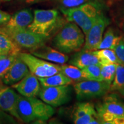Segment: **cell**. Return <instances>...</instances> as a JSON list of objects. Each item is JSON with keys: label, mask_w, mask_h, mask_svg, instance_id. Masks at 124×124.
<instances>
[{"label": "cell", "mask_w": 124, "mask_h": 124, "mask_svg": "<svg viewBox=\"0 0 124 124\" xmlns=\"http://www.w3.org/2000/svg\"><path fill=\"white\" fill-rule=\"evenodd\" d=\"M18 113L22 122H44L55 114V110L46 102L36 97H26L19 95Z\"/></svg>", "instance_id": "obj_1"}, {"label": "cell", "mask_w": 124, "mask_h": 124, "mask_svg": "<svg viewBox=\"0 0 124 124\" xmlns=\"http://www.w3.org/2000/svg\"><path fill=\"white\" fill-rule=\"evenodd\" d=\"M85 41V34L82 29L74 23L69 21L60 28L52 44L60 52L70 54L81 50Z\"/></svg>", "instance_id": "obj_2"}, {"label": "cell", "mask_w": 124, "mask_h": 124, "mask_svg": "<svg viewBox=\"0 0 124 124\" xmlns=\"http://www.w3.org/2000/svg\"><path fill=\"white\" fill-rule=\"evenodd\" d=\"M60 10L66 19L77 24L85 35L102 14L100 6L93 1L85 3L78 7L61 8Z\"/></svg>", "instance_id": "obj_3"}, {"label": "cell", "mask_w": 124, "mask_h": 124, "mask_svg": "<svg viewBox=\"0 0 124 124\" xmlns=\"http://www.w3.org/2000/svg\"><path fill=\"white\" fill-rule=\"evenodd\" d=\"M101 123L124 124V102L115 94H106L96 107Z\"/></svg>", "instance_id": "obj_4"}, {"label": "cell", "mask_w": 124, "mask_h": 124, "mask_svg": "<svg viewBox=\"0 0 124 124\" xmlns=\"http://www.w3.org/2000/svg\"><path fill=\"white\" fill-rule=\"evenodd\" d=\"M63 21L55 9H36L33 19L27 28L35 33L50 37L58 28L62 27Z\"/></svg>", "instance_id": "obj_5"}, {"label": "cell", "mask_w": 124, "mask_h": 124, "mask_svg": "<svg viewBox=\"0 0 124 124\" xmlns=\"http://www.w3.org/2000/svg\"><path fill=\"white\" fill-rule=\"evenodd\" d=\"M0 33L7 36L20 48L31 51L46 44L50 37L35 33L28 28L10 29L0 26Z\"/></svg>", "instance_id": "obj_6"}, {"label": "cell", "mask_w": 124, "mask_h": 124, "mask_svg": "<svg viewBox=\"0 0 124 124\" xmlns=\"http://www.w3.org/2000/svg\"><path fill=\"white\" fill-rule=\"evenodd\" d=\"M19 56L27 64L29 71L38 78H45L61 72L60 65L40 59L32 54L20 52Z\"/></svg>", "instance_id": "obj_7"}, {"label": "cell", "mask_w": 124, "mask_h": 124, "mask_svg": "<svg viewBox=\"0 0 124 124\" xmlns=\"http://www.w3.org/2000/svg\"><path fill=\"white\" fill-rule=\"evenodd\" d=\"M110 86L103 81L84 80L74 85L77 98L79 101L104 97L110 91Z\"/></svg>", "instance_id": "obj_8"}, {"label": "cell", "mask_w": 124, "mask_h": 124, "mask_svg": "<svg viewBox=\"0 0 124 124\" xmlns=\"http://www.w3.org/2000/svg\"><path fill=\"white\" fill-rule=\"evenodd\" d=\"M72 89L71 85L54 87H41L38 96L43 101L56 108L70 101Z\"/></svg>", "instance_id": "obj_9"}, {"label": "cell", "mask_w": 124, "mask_h": 124, "mask_svg": "<svg viewBox=\"0 0 124 124\" xmlns=\"http://www.w3.org/2000/svg\"><path fill=\"white\" fill-rule=\"evenodd\" d=\"M108 24L109 20L102 13L85 35L83 49L89 51L97 50L103 38L105 29Z\"/></svg>", "instance_id": "obj_10"}, {"label": "cell", "mask_w": 124, "mask_h": 124, "mask_svg": "<svg viewBox=\"0 0 124 124\" xmlns=\"http://www.w3.org/2000/svg\"><path fill=\"white\" fill-rule=\"evenodd\" d=\"M72 118L75 124H101L96 108L90 102H83L78 103L74 108Z\"/></svg>", "instance_id": "obj_11"}, {"label": "cell", "mask_w": 124, "mask_h": 124, "mask_svg": "<svg viewBox=\"0 0 124 124\" xmlns=\"http://www.w3.org/2000/svg\"><path fill=\"white\" fill-rule=\"evenodd\" d=\"M18 94L12 87L0 89V109L9 113L16 119L22 122L18 113Z\"/></svg>", "instance_id": "obj_12"}, {"label": "cell", "mask_w": 124, "mask_h": 124, "mask_svg": "<svg viewBox=\"0 0 124 124\" xmlns=\"http://www.w3.org/2000/svg\"><path fill=\"white\" fill-rule=\"evenodd\" d=\"M20 95L26 97H36L41 89V85L38 77L31 72L18 82L12 85Z\"/></svg>", "instance_id": "obj_13"}, {"label": "cell", "mask_w": 124, "mask_h": 124, "mask_svg": "<svg viewBox=\"0 0 124 124\" xmlns=\"http://www.w3.org/2000/svg\"><path fill=\"white\" fill-rule=\"evenodd\" d=\"M30 71L27 64L20 58L18 55L15 63L5 74L1 80L4 84L12 86L21 80Z\"/></svg>", "instance_id": "obj_14"}, {"label": "cell", "mask_w": 124, "mask_h": 124, "mask_svg": "<svg viewBox=\"0 0 124 124\" xmlns=\"http://www.w3.org/2000/svg\"><path fill=\"white\" fill-rule=\"evenodd\" d=\"M31 52L32 55L40 59L59 64H65L69 59V56L66 54L46 45L39 46L31 51Z\"/></svg>", "instance_id": "obj_15"}, {"label": "cell", "mask_w": 124, "mask_h": 124, "mask_svg": "<svg viewBox=\"0 0 124 124\" xmlns=\"http://www.w3.org/2000/svg\"><path fill=\"white\" fill-rule=\"evenodd\" d=\"M33 19V15L31 9H24L16 12L7 24L1 26L10 29L27 28Z\"/></svg>", "instance_id": "obj_16"}, {"label": "cell", "mask_w": 124, "mask_h": 124, "mask_svg": "<svg viewBox=\"0 0 124 124\" xmlns=\"http://www.w3.org/2000/svg\"><path fill=\"white\" fill-rule=\"evenodd\" d=\"M69 63L80 69L93 64H101L100 60L94 51L86 50L82 48L72 56Z\"/></svg>", "instance_id": "obj_17"}, {"label": "cell", "mask_w": 124, "mask_h": 124, "mask_svg": "<svg viewBox=\"0 0 124 124\" xmlns=\"http://www.w3.org/2000/svg\"><path fill=\"white\" fill-rule=\"evenodd\" d=\"M41 87H54L72 85L74 81L62 72L45 78H38Z\"/></svg>", "instance_id": "obj_18"}, {"label": "cell", "mask_w": 124, "mask_h": 124, "mask_svg": "<svg viewBox=\"0 0 124 124\" xmlns=\"http://www.w3.org/2000/svg\"><path fill=\"white\" fill-rule=\"evenodd\" d=\"M61 72L75 82L89 79L87 74L83 69H80L71 64H60Z\"/></svg>", "instance_id": "obj_19"}, {"label": "cell", "mask_w": 124, "mask_h": 124, "mask_svg": "<svg viewBox=\"0 0 124 124\" xmlns=\"http://www.w3.org/2000/svg\"><path fill=\"white\" fill-rule=\"evenodd\" d=\"M121 38V36L116 35L113 29L110 28L106 31L105 33H103V38L97 49H114Z\"/></svg>", "instance_id": "obj_20"}, {"label": "cell", "mask_w": 124, "mask_h": 124, "mask_svg": "<svg viewBox=\"0 0 124 124\" xmlns=\"http://www.w3.org/2000/svg\"><path fill=\"white\" fill-rule=\"evenodd\" d=\"M94 52L100 60L101 65H106L111 63L121 64L114 49H97L94 51Z\"/></svg>", "instance_id": "obj_21"}, {"label": "cell", "mask_w": 124, "mask_h": 124, "mask_svg": "<svg viewBox=\"0 0 124 124\" xmlns=\"http://www.w3.org/2000/svg\"><path fill=\"white\" fill-rule=\"evenodd\" d=\"M0 49L10 55L18 54L21 51V48L13 40L1 33H0Z\"/></svg>", "instance_id": "obj_22"}, {"label": "cell", "mask_w": 124, "mask_h": 124, "mask_svg": "<svg viewBox=\"0 0 124 124\" xmlns=\"http://www.w3.org/2000/svg\"><path fill=\"white\" fill-rule=\"evenodd\" d=\"M124 87V66L117 64L115 77L110 86V91H119Z\"/></svg>", "instance_id": "obj_23"}, {"label": "cell", "mask_w": 124, "mask_h": 124, "mask_svg": "<svg viewBox=\"0 0 124 124\" xmlns=\"http://www.w3.org/2000/svg\"><path fill=\"white\" fill-rule=\"evenodd\" d=\"M117 64L101 65V80L110 85L115 77Z\"/></svg>", "instance_id": "obj_24"}, {"label": "cell", "mask_w": 124, "mask_h": 124, "mask_svg": "<svg viewBox=\"0 0 124 124\" xmlns=\"http://www.w3.org/2000/svg\"><path fill=\"white\" fill-rule=\"evenodd\" d=\"M18 54L4 55L0 58V79H1L15 63Z\"/></svg>", "instance_id": "obj_25"}, {"label": "cell", "mask_w": 124, "mask_h": 124, "mask_svg": "<svg viewBox=\"0 0 124 124\" xmlns=\"http://www.w3.org/2000/svg\"><path fill=\"white\" fill-rule=\"evenodd\" d=\"M87 74L89 80H95L102 81L101 80V65L93 64L83 69Z\"/></svg>", "instance_id": "obj_26"}, {"label": "cell", "mask_w": 124, "mask_h": 124, "mask_svg": "<svg viewBox=\"0 0 124 124\" xmlns=\"http://www.w3.org/2000/svg\"><path fill=\"white\" fill-rule=\"evenodd\" d=\"M61 8H72L78 7L85 3L92 1L91 0H56Z\"/></svg>", "instance_id": "obj_27"}, {"label": "cell", "mask_w": 124, "mask_h": 124, "mask_svg": "<svg viewBox=\"0 0 124 124\" xmlns=\"http://www.w3.org/2000/svg\"><path fill=\"white\" fill-rule=\"evenodd\" d=\"M121 64L124 66V38H121L118 44L114 49Z\"/></svg>", "instance_id": "obj_28"}, {"label": "cell", "mask_w": 124, "mask_h": 124, "mask_svg": "<svg viewBox=\"0 0 124 124\" xmlns=\"http://www.w3.org/2000/svg\"><path fill=\"white\" fill-rule=\"evenodd\" d=\"M17 124V122L13 116L0 109V124Z\"/></svg>", "instance_id": "obj_29"}, {"label": "cell", "mask_w": 124, "mask_h": 124, "mask_svg": "<svg viewBox=\"0 0 124 124\" xmlns=\"http://www.w3.org/2000/svg\"><path fill=\"white\" fill-rule=\"evenodd\" d=\"M11 16L7 12L0 10V26L3 25L8 22Z\"/></svg>", "instance_id": "obj_30"}, {"label": "cell", "mask_w": 124, "mask_h": 124, "mask_svg": "<svg viewBox=\"0 0 124 124\" xmlns=\"http://www.w3.org/2000/svg\"><path fill=\"white\" fill-rule=\"evenodd\" d=\"M121 27L123 29V30L124 31V10L123 12V15L122 16V18H121Z\"/></svg>", "instance_id": "obj_31"}, {"label": "cell", "mask_w": 124, "mask_h": 124, "mask_svg": "<svg viewBox=\"0 0 124 124\" xmlns=\"http://www.w3.org/2000/svg\"><path fill=\"white\" fill-rule=\"evenodd\" d=\"M8 55V54L6 52H5V51L2 50L1 49H0V55Z\"/></svg>", "instance_id": "obj_32"}, {"label": "cell", "mask_w": 124, "mask_h": 124, "mask_svg": "<svg viewBox=\"0 0 124 124\" xmlns=\"http://www.w3.org/2000/svg\"><path fill=\"white\" fill-rule=\"evenodd\" d=\"M118 91L121 93V94H122V95L124 96V87H122L121 89H120Z\"/></svg>", "instance_id": "obj_33"}, {"label": "cell", "mask_w": 124, "mask_h": 124, "mask_svg": "<svg viewBox=\"0 0 124 124\" xmlns=\"http://www.w3.org/2000/svg\"><path fill=\"white\" fill-rule=\"evenodd\" d=\"M4 1H10V0H4Z\"/></svg>", "instance_id": "obj_34"}, {"label": "cell", "mask_w": 124, "mask_h": 124, "mask_svg": "<svg viewBox=\"0 0 124 124\" xmlns=\"http://www.w3.org/2000/svg\"><path fill=\"white\" fill-rule=\"evenodd\" d=\"M3 55H0V58H1V57H2V56Z\"/></svg>", "instance_id": "obj_35"}, {"label": "cell", "mask_w": 124, "mask_h": 124, "mask_svg": "<svg viewBox=\"0 0 124 124\" xmlns=\"http://www.w3.org/2000/svg\"><path fill=\"white\" fill-rule=\"evenodd\" d=\"M1 1H2V0H0V2H1Z\"/></svg>", "instance_id": "obj_36"}]
</instances>
